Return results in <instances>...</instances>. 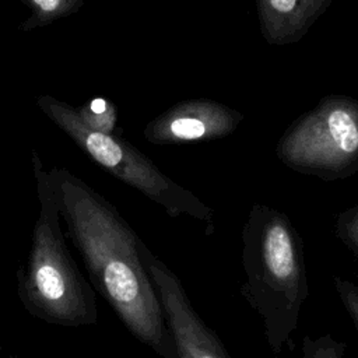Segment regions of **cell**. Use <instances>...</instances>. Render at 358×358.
I'll use <instances>...</instances> for the list:
<instances>
[{"label":"cell","mask_w":358,"mask_h":358,"mask_svg":"<svg viewBox=\"0 0 358 358\" xmlns=\"http://www.w3.org/2000/svg\"><path fill=\"white\" fill-rule=\"evenodd\" d=\"M49 176L67 235L94 288L126 329L161 358H173L164 312L138 253V235L117 208L67 168Z\"/></svg>","instance_id":"cell-1"},{"label":"cell","mask_w":358,"mask_h":358,"mask_svg":"<svg viewBox=\"0 0 358 358\" xmlns=\"http://www.w3.org/2000/svg\"><path fill=\"white\" fill-rule=\"evenodd\" d=\"M241 292L262 319L273 354L284 345L294 348L291 336L298 327L309 296L303 239L282 211L253 204L242 228Z\"/></svg>","instance_id":"cell-2"},{"label":"cell","mask_w":358,"mask_h":358,"mask_svg":"<svg viewBox=\"0 0 358 358\" xmlns=\"http://www.w3.org/2000/svg\"><path fill=\"white\" fill-rule=\"evenodd\" d=\"M31 162L39 207L27 260L17 271L18 299L32 317L45 323L94 326L98 323L95 291L66 245L49 169L35 150Z\"/></svg>","instance_id":"cell-3"},{"label":"cell","mask_w":358,"mask_h":358,"mask_svg":"<svg viewBox=\"0 0 358 358\" xmlns=\"http://www.w3.org/2000/svg\"><path fill=\"white\" fill-rule=\"evenodd\" d=\"M36 105L76 145L108 173L136 189L165 210L171 218L187 215L213 229V210L193 192L165 175L145 154L116 134L85 126L76 106L50 95L36 96Z\"/></svg>","instance_id":"cell-4"},{"label":"cell","mask_w":358,"mask_h":358,"mask_svg":"<svg viewBox=\"0 0 358 358\" xmlns=\"http://www.w3.org/2000/svg\"><path fill=\"white\" fill-rule=\"evenodd\" d=\"M291 171L334 182L358 172V99L331 94L296 117L275 145Z\"/></svg>","instance_id":"cell-5"},{"label":"cell","mask_w":358,"mask_h":358,"mask_svg":"<svg viewBox=\"0 0 358 358\" xmlns=\"http://www.w3.org/2000/svg\"><path fill=\"white\" fill-rule=\"evenodd\" d=\"M138 253L159 298L173 358H231L221 338L193 308L179 277L143 239Z\"/></svg>","instance_id":"cell-6"},{"label":"cell","mask_w":358,"mask_h":358,"mask_svg":"<svg viewBox=\"0 0 358 358\" xmlns=\"http://www.w3.org/2000/svg\"><path fill=\"white\" fill-rule=\"evenodd\" d=\"M243 119L241 110L222 102L208 98L186 99L151 119L143 136L155 145L211 141L231 136Z\"/></svg>","instance_id":"cell-7"},{"label":"cell","mask_w":358,"mask_h":358,"mask_svg":"<svg viewBox=\"0 0 358 358\" xmlns=\"http://www.w3.org/2000/svg\"><path fill=\"white\" fill-rule=\"evenodd\" d=\"M333 0H256L260 34L268 45L299 42Z\"/></svg>","instance_id":"cell-8"},{"label":"cell","mask_w":358,"mask_h":358,"mask_svg":"<svg viewBox=\"0 0 358 358\" xmlns=\"http://www.w3.org/2000/svg\"><path fill=\"white\" fill-rule=\"evenodd\" d=\"M29 11L21 24V31L28 32L46 27L57 20L76 14L84 4V0H18Z\"/></svg>","instance_id":"cell-9"},{"label":"cell","mask_w":358,"mask_h":358,"mask_svg":"<svg viewBox=\"0 0 358 358\" xmlns=\"http://www.w3.org/2000/svg\"><path fill=\"white\" fill-rule=\"evenodd\" d=\"M80 120L92 130L115 134L117 113L115 105L106 98L88 99L81 106L76 108Z\"/></svg>","instance_id":"cell-10"},{"label":"cell","mask_w":358,"mask_h":358,"mask_svg":"<svg viewBox=\"0 0 358 358\" xmlns=\"http://www.w3.org/2000/svg\"><path fill=\"white\" fill-rule=\"evenodd\" d=\"M347 344L336 340L331 334H323L316 338L305 336L302 340L301 358H344Z\"/></svg>","instance_id":"cell-11"},{"label":"cell","mask_w":358,"mask_h":358,"mask_svg":"<svg viewBox=\"0 0 358 358\" xmlns=\"http://www.w3.org/2000/svg\"><path fill=\"white\" fill-rule=\"evenodd\" d=\"M334 232L340 242L358 259V204L345 208L337 215Z\"/></svg>","instance_id":"cell-12"},{"label":"cell","mask_w":358,"mask_h":358,"mask_svg":"<svg viewBox=\"0 0 358 358\" xmlns=\"http://www.w3.org/2000/svg\"><path fill=\"white\" fill-rule=\"evenodd\" d=\"M333 281L337 295L344 309L350 315V319L354 323L358 333V284L348 281L343 277H334Z\"/></svg>","instance_id":"cell-13"},{"label":"cell","mask_w":358,"mask_h":358,"mask_svg":"<svg viewBox=\"0 0 358 358\" xmlns=\"http://www.w3.org/2000/svg\"><path fill=\"white\" fill-rule=\"evenodd\" d=\"M8 358H17V357H8Z\"/></svg>","instance_id":"cell-14"}]
</instances>
